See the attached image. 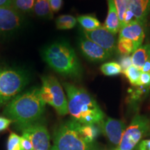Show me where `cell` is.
Segmentation results:
<instances>
[{"mask_svg":"<svg viewBox=\"0 0 150 150\" xmlns=\"http://www.w3.org/2000/svg\"><path fill=\"white\" fill-rule=\"evenodd\" d=\"M81 125L71 119L56 127L54 131V145L58 150H94L93 143L88 142L81 132Z\"/></svg>","mask_w":150,"mask_h":150,"instance_id":"cell-4","label":"cell"},{"mask_svg":"<svg viewBox=\"0 0 150 150\" xmlns=\"http://www.w3.org/2000/svg\"><path fill=\"white\" fill-rule=\"evenodd\" d=\"M44 61L52 70L67 77L78 79L82 75V67L76 52L69 43L56 41L42 52Z\"/></svg>","mask_w":150,"mask_h":150,"instance_id":"cell-3","label":"cell"},{"mask_svg":"<svg viewBox=\"0 0 150 150\" xmlns=\"http://www.w3.org/2000/svg\"><path fill=\"white\" fill-rule=\"evenodd\" d=\"M122 73L128 79L133 86H139V80L142 73L141 70L132 65L126 70L123 71Z\"/></svg>","mask_w":150,"mask_h":150,"instance_id":"cell-25","label":"cell"},{"mask_svg":"<svg viewBox=\"0 0 150 150\" xmlns=\"http://www.w3.org/2000/svg\"><path fill=\"white\" fill-rule=\"evenodd\" d=\"M35 0H13L12 7L19 13H30L33 11Z\"/></svg>","mask_w":150,"mask_h":150,"instance_id":"cell-22","label":"cell"},{"mask_svg":"<svg viewBox=\"0 0 150 150\" xmlns=\"http://www.w3.org/2000/svg\"><path fill=\"white\" fill-rule=\"evenodd\" d=\"M50 150H58V149L56 148L55 145H53V146H52V147H51V149H50Z\"/></svg>","mask_w":150,"mask_h":150,"instance_id":"cell-36","label":"cell"},{"mask_svg":"<svg viewBox=\"0 0 150 150\" xmlns=\"http://www.w3.org/2000/svg\"><path fill=\"white\" fill-rule=\"evenodd\" d=\"M20 140L21 136H19L15 133H11L7 142V150H22Z\"/></svg>","mask_w":150,"mask_h":150,"instance_id":"cell-27","label":"cell"},{"mask_svg":"<svg viewBox=\"0 0 150 150\" xmlns=\"http://www.w3.org/2000/svg\"><path fill=\"white\" fill-rule=\"evenodd\" d=\"M46 104L40 95V88H32L19 94L6 105L4 115L19 129L40 121Z\"/></svg>","mask_w":150,"mask_h":150,"instance_id":"cell-1","label":"cell"},{"mask_svg":"<svg viewBox=\"0 0 150 150\" xmlns=\"http://www.w3.org/2000/svg\"><path fill=\"white\" fill-rule=\"evenodd\" d=\"M21 149L22 150H33L32 144L27 137L22 136H21Z\"/></svg>","mask_w":150,"mask_h":150,"instance_id":"cell-30","label":"cell"},{"mask_svg":"<svg viewBox=\"0 0 150 150\" xmlns=\"http://www.w3.org/2000/svg\"><path fill=\"white\" fill-rule=\"evenodd\" d=\"M12 122V120L8 118L0 117V132L8 129V127Z\"/></svg>","mask_w":150,"mask_h":150,"instance_id":"cell-32","label":"cell"},{"mask_svg":"<svg viewBox=\"0 0 150 150\" xmlns=\"http://www.w3.org/2000/svg\"><path fill=\"white\" fill-rule=\"evenodd\" d=\"M63 87L72 119L81 125H100L104 121V112L86 90L70 83H63Z\"/></svg>","mask_w":150,"mask_h":150,"instance_id":"cell-2","label":"cell"},{"mask_svg":"<svg viewBox=\"0 0 150 150\" xmlns=\"http://www.w3.org/2000/svg\"><path fill=\"white\" fill-rule=\"evenodd\" d=\"M139 150H150V139L144 140L140 142Z\"/></svg>","mask_w":150,"mask_h":150,"instance_id":"cell-33","label":"cell"},{"mask_svg":"<svg viewBox=\"0 0 150 150\" xmlns=\"http://www.w3.org/2000/svg\"><path fill=\"white\" fill-rule=\"evenodd\" d=\"M49 3L53 13H56L61 8L63 5V0H49Z\"/></svg>","mask_w":150,"mask_h":150,"instance_id":"cell-31","label":"cell"},{"mask_svg":"<svg viewBox=\"0 0 150 150\" xmlns=\"http://www.w3.org/2000/svg\"><path fill=\"white\" fill-rule=\"evenodd\" d=\"M140 86L150 87V72L141 73L139 80V86Z\"/></svg>","mask_w":150,"mask_h":150,"instance_id":"cell-29","label":"cell"},{"mask_svg":"<svg viewBox=\"0 0 150 150\" xmlns=\"http://www.w3.org/2000/svg\"><path fill=\"white\" fill-rule=\"evenodd\" d=\"M149 88L150 87L140 86H134V88L129 89V94H130L129 100H130V102L132 103L139 102L146 94L148 93Z\"/></svg>","mask_w":150,"mask_h":150,"instance_id":"cell-24","label":"cell"},{"mask_svg":"<svg viewBox=\"0 0 150 150\" xmlns=\"http://www.w3.org/2000/svg\"><path fill=\"white\" fill-rule=\"evenodd\" d=\"M114 3H115L116 10H117L120 22L121 29V27H122L125 13H126L127 10L129 9V6L127 0H114Z\"/></svg>","mask_w":150,"mask_h":150,"instance_id":"cell-26","label":"cell"},{"mask_svg":"<svg viewBox=\"0 0 150 150\" xmlns=\"http://www.w3.org/2000/svg\"><path fill=\"white\" fill-rule=\"evenodd\" d=\"M145 26L137 20L125 24L119 31V38H126L138 43L141 46L145 38Z\"/></svg>","mask_w":150,"mask_h":150,"instance_id":"cell-13","label":"cell"},{"mask_svg":"<svg viewBox=\"0 0 150 150\" xmlns=\"http://www.w3.org/2000/svg\"><path fill=\"white\" fill-rule=\"evenodd\" d=\"M129 8L134 13L135 20L144 26L150 13V0H127Z\"/></svg>","mask_w":150,"mask_h":150,"instance_id":"cell-14","label":"cell"},{"mask_svg":"<svg viewBox=\"0 0 150 150\" xmlns=\"http://www.w3.org/2000/svg\"><path fill=\"white\" fill-rule=\"evenodd\" d=\"M120 65L122 70L123 71L126 70L129 67L132 66V61H131V56L129 55H123L122 57L120 60Z\"/></svg>","mask_w":150,"mask_h":150,"instance_id":"cell-28","label":"cell"},{"mask_svg":"<svg viewBox=\"0 0 150 150\" xmlns=\"http://www.w3.org/2000/svg\"><path fill=\"white\" fill-rule=\"evenodd\" d=\"M41 80L40 95L42 100L52 106L60 115L68 114L67 97L57 79L52 75H45Z\"/></svg>","mask_w":150,"mask_h":150,"instance_id":"cell-6","label":"cell"},{"mask_svg":"<svg viewBox=\"0 0 150 150\" xmlns=\"http://www.w3.org/2000/svg\"><path fill=\"white\" fill-rule=\"evenodd\" d=\"M77 20L70 15H62L56 20V26L57 29L67 30L73 29L76 26Z\"/></svg>","mask_w":150,"mask_h":150,"instance_id":"cell-21","label":"cell"},{"mask_svg":"<svg viewBox=\"0 0 150 150\" xmlns=\"http://www.w3.org/2000/svg\"><path fill=\"white\" fill-rule=\"evenodd\" d=\"M101 132L104 133L108 140L115 145H119L126 127L124 122L120 120L107 117L99 125Z\"/></svg>","mask_w":150,"mask_h":150,"instance_id":"cell-12","label":"cell"},{"mask_svg":"<svg viewBox=\"0 0 150 150\" xmlns=\"http://www.w3.org/2000/svg\"><path fill=\"white\" fill-rule=\"evenodd\" d=\"M23 22L21 13L13 7H0V33H6L20 29Z\"/></svg>","mask_w":150,"mask_h":150,"instance_id":"cell-11","label":"cell"},{"mask_svg":"<svg viewBox=\"0 0 150 150\" xmlns=\"http://www.w3.org/2000/svg\"><path fill=\"white\" fill-rule=\"evenodd\" d=\"M104 27L115 35L120 30V22L114 0H108V14L105 20Z\"/></svg>","mask_w":150,"mask_h":150,"instance_id":"cell-15","label":"cell"},{"mask_svg":"<svg viewBox=\"0 0 150 150\" xmlns=\"http://www.w3.org/2000/svg\"><path fill=\"white\" fill-rule=\"evenodd\" d=\"M150 59V45L140 46L137 49L132 56L131 61L132 64L137 68L141 70V69L148 60Z\"/></svg>","mask_w":150,"mask_h":150,"instance_id":"cell-16","label":"cell"},{"mask_svg":"<svg viewBox=\"0 0 150 150\" xmlns=\"http://www.w3.org/2000/svg\"><path fill=\"white\" fill-rule=\"evenodd\" d=\"M81 132L88 142L93 143L101 132L99 125H81Z\"/></svg>","mask_w":150,"mask_h":150,"instance_id":"cell-20","label":"cell"},{"mask_svg":"<svg viewBox=\"0 0 150 150\" xmlns=\"http://www.w3.org/2000/svg\"><path fill=\"white\" fill-rule=\"evenodd\" d=\"M22 136L27 137L33 150H50V135L46 125L39 121L20 129Z\"/></svg>","mask_w":150,"mask_h":150,"instance_id":"cell-8","label":"cell"},{"mask_svg":"<svg viewBox=\"0 0 150 150\" xmlns=\"http://www.w3.org/2000/svg\"><path fill=\"white\" fill-rule=\"evenodd\" d=\"M140 45L134 41L126 38H118L117 51L122 55H129L133 54Z\"/></svg>","mask_w":150,"mask_h":150,"instance_id":"cell-19","label":"cell"},{"mask_svg":"<svg viewBox=\"0 0 150 150\" xmlns=\"http://www.w3.org/2000/svg\"><path fill=\"white\" fill-rule=\"evenodd\" d=\"M33 11L40 18L47 19L53 18V11L50 7L49 0H35Z\"/></svg>","mask_w":150,"mask_h":150,"instance_id":"cell-17","label":"cell"},{"mask_svg":"<svg viewBox=\"0 0 150 150\" xmlns=\"http://www.w3.org/2000/svg\"><path fill=\"white\" fill-rule=\"evenodd\" d=\"M149 128V120L145 115H136L125 129L117 150H132L147 134Z\"/></svg>","mask_w":150,"mask_h":150,"instance_id":"cell-7","label":"cell"},{"mask_svg":"<svg viewBox=\"0 0 150 150\" xmlns=\"http://www.w3.org/2000/svg\"><path fill=\"white\" fill-rule=\"evenodd\" d=\"M77 21L83 28L84 31H91L101 27V23L96 17L92 15H83L79 16Z\"/></svg>","mask_w":150,"mask_h":150,"instance_id":"cell-18","label":"cell"},{"mask_svg":"<svg viewBox=\"0 0 150 150\" xmlns=\"http://www.w3.org/2000/svg\"><path fill=\"white\" fill-rule=\"evenodd\" d=\"M142 72H150V59L145 63L142 68L141 69Z\"/></svg>","mask_w":150,"mask_h":150,"instance_id":"cell-35","label":"cell"},{"mask_svg":"<svg viewBox=\"0 0 150 150\" xmlns=\"http://www.w3.org/2000/svg\"><path fill=\"white\" fill-rule=\"evenodd\" d=\"M83 34L101 47L111 54L117 51V39L115 35L106 29L104 27L91 31H83Z\"/></svg>","mask_w":150,"mask_h":150,"instance_id":"cell-9","label":"cell"},{"mask_svg":"<svg viewBox=\"0 0 150 150\" xmlns=\"http://www.w3.org/2000/svg\"><path fill=\"white\" fill-rule=\"evenodd\" d=\"M79 46L84 57L92 62H102L110 59L112 55L87 37L81 36L79 40Z\"/></svg>","mask_w":150,"mask_h":150,"instance_id":"cell-10","label":"cell"},{"mask_svg":"<svg viewBox=\"0 0 150 150\" xmlns=\"http://www.w3.org/2000/svg\"><path fill=\"white\" fill-rule=\"evenodd\" d=\"M13 0H0V7H12Z\"/></svg>","mask_w":150,"mask_h":150,"instance_id":"cell-34","label":"cell"},{"mask_svg":"<svg viewBox=\"0 0 150 150\" xmlns=\"http://www.w3.org/2000/svg\"><path fill=\"white\" fill-rule=\"evenodd\" d=\"M29 82V75L26 71L0 65V107L20 94Z\"/></svg>","mask_w":150,"mask_h":150,"instance_id":"cell-5","label":"cell"},{"mask_svg":"<svg viewBox=\"0 0 150 150\" xmlns=\"http://www.w3.org/2000/svg\"><path fill=\"white\" fill-rule=\"evenodd\" d=\"M100 70L104 75L108 76H114L122 73L120 65L116 62H108L101 65Z\"/></svg>","mask_w":150,"mask_h":150,"instance_id":"cell-23","label":"cell"}]
</instances>
